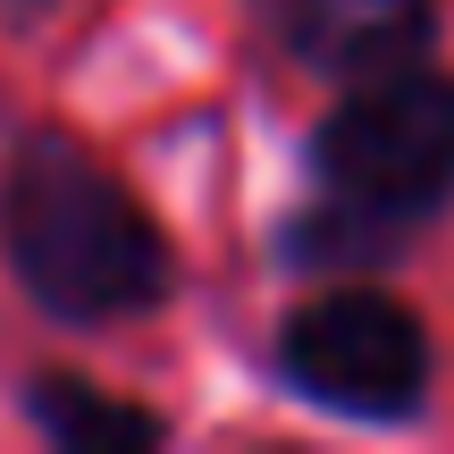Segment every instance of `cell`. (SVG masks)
Here are the masks:
<instances>
[{
	"mask_svg": "<svg viewBox=\"0 0 454 454\" xmlns=\"http://www.w3.org/2000/svg\"><path fill=\"white\" fill-rule=\"evenodd\" d=\"M278 379L337 421L395 429L429 404V328L395 294H379L371 278H354V286H328L286 311Z\"/></svg>",
	"mask_w": 454,
	"mask_h": 454,
	"instance_id": "obj_3",
	"label": "cell"
},
{
	"mask_svg": "<svg viewBox=\"0 0 454 454\" xmlns=\"http://www.w3.org/2000/svg\"><path fill=\"white\" fill-rule=\"evenodd\" d=\"M438 34V0H278V43L311 67V76H387L412 67Z\"/></svg>",
	"mask_w": 454,
	"mask_h": 454,
	"instance_id": "obj_4",
	"label": "cell"
},
{
	"mask_svg": "<svg viewBox=\"0 0 454 454\" xmlns=\"http://www.w3.org/2000/svg\"><path fill=\"white\" fill-rule=\"evenodd\" d=\"M0 244H9V270L34 294V311L59 328L144 320L177 286L160 219L67 127L17 135L9 177H0Z\"/></svg>",
	"mask_w": 454,
	"mask_h": 454,
	"instance_id": "obj_1",
	"label": "cell"
},
{
	"mask_svg": "<svg viewBox=\"0 0 454 454\" xmlns=\"http://www.w3.org/2000/svg\"><path fill=\"white\" fill-rule=\"evenodd\" d=\"M311 168L337 202L387 211L404 227L438 219L454 202V84L412 67L362 76L311 135Z\"/></svg>",
	"mask_w": 454,
	"mask_h": 454,
	"instance_id": "obj_2",
	"label": "cell"
},
{
	"mask_svg": "<svg viewBox=\"0 0 454 454\" xmlns=\"http://www.w3.org/2000/svg\"><path fill=\"white\" fill-rule=\"evenodd\" d=\"M0 9H9V17H43L51 0H0Z\"/></svg>",
	"mask_w": 454,
	"mask_h": 454,
	"instance_id": "obj_7",
	"label": "cell"
},
{
	"mask_svg": "<svg viewBox=\"0 0 454 454\" xmlns=\"http://www.w3.org/2000/svg\"><path fill=\"white\" fill-rule=\"evenodd\" d=\"M26 421L43 429L59 454H144L168 438V421L152 404H127V395H101L67 371H34L26 379Z\"/></svg>",
	"mask_w": 454,
	"mask_h": 454,
	"instance_id": "obj_5",
	"label": "cell"
},
{
	"mask_svg": "<svg viewBox=\"0 0 454 454\" xmlns=\"http://www.w3.org/2000/svg\"><path fill=\"white\" fill-rule=\"evenodd\" d=\"M404 244H412L404 219L362 211V202H337V194H320L311 211L286 219V261H294V270H328V278L395 270V261H404Z\"/></svg>",
	"mask_w": 454,
	"mask_h": 454,
	"instance_id": "obj_6",
	"label": "cell"
}]
</instances>
